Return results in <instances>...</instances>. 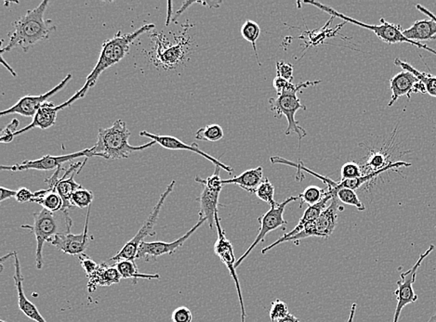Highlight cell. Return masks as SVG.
<instances>
[{
	"instance_id": "cell-1",
	"label": "cell",
	"mask_w": 436,
	"mask_h": 322,
	"mask_svg": "<svg viewBox=\"0 0 436 322\" xmlns=\"http://www.w3.org/2000/svg\"><path fill=\"white\" fill-rule=\"evenodd\" d=\"M153 28H155V24H146L133 33H124L123 35L121 32H118L112 38L104 41L99 60H98L94 69L91 71V73L88 76L87 79H86L84 85H83L81 90L76 92L69 100L61 103L63 108H66V107L75 103L76 100L84 98L88 91L96 85L98 79H99L103 72L110 68V67L115 66V64L118 63L127 55L128 51H130L132 42L137 38H139L141 35L147 32V31L152 30Z\"/></svg>"
},
{
	"instance_id": "cell-2",
	"label": "cell",
	"mask_w": 436,
	"mask_h": 322,
	"mask_svg": "<svg viewBox=\"0 0 436 322\" xmlns=\"http://www.w3.org/2000/svg\"><path fill=\"white\" fill-rule=\"evenodd\" d=\"M50 4L44 0L34 10H29L14 23V30L9 33L10 41L5 48H1V54L14 50L23 48L24 52L29 51L36 43L49 38L51 33L56 30V26L51 20H45V12Z\"/></svg>"
},
{
	"instance_id": "cell-3",
	"label": "cell",
	"mask_w": 436,
	"mask_h": 322,
	"mask_svg": "<svg viewBox=\"0 0 436 322\" xmlns=\"http://www.w3.org/2000/svg\"><path fill=\"white\" fill-rule=\"evenodd\" d=\"M131 131L128 130L125 121L118 119L113 123L112 127L100 128L97 135L96 144L92 147L91 151L97 157L106 160H118V159L130 157L131 153L144 151L151 148L156 141L144 144V145L132 146L128 143Z\"/></svg>"
},
{
	"instance_id": "cell-4",
	"label": "cell",
	"mask_w": 436,
	"mask_h": 322,
	"mask_svg": "<svg viewBox=\"0 0 436 322\" xmlns=\"http://www.w3.org/2000/svg\"><path fill=\"white\" fill-rule=\"evenodd\" d=\"M322 81H307L300 83V84H293L290 82L288 88L280 94H278L276 98H272L269 100L270 108L278 118H281L284 115L288 120V128L285 132V135H290L291 132H294L299 137V140H302L303 137L307 136V132L305 128L300 127L299 122L295 120V115L299 110L306 111V106L303 105L299 98L297 96L298 92L303 88L308 87H315V85L320 84Z\"/></svg>"
},
{
	"instance_id": "cell-5",
	"label": "cell",
	"mask_w": 436,
	"mask_h": 322,
	"mask_svg": "<svg viewBox=\"0 0 436 322\" xmlns=\"http://www.w3.org/2000/svg\"><path fill=\"white\" fill-rule=\"evenodd\" d=\"M303 3H305V4L315 6V7L319 9V10L331 15V16L339 18V19L345 21L347 24H355V26L362 27V28L370 30L371 32L375 33L380 41L387 43V44L408 43V44L415 46L417 48H422V50L428 51L431 52V53L436 55V51L434 50V48H429L428 46L422 44L420 42L412 41L407 38L406 36L403 35V30H402L401 26L389 23V21H385L383 18L380 20V24H368L363 23V21L353 19V18L340 14V12L335 11L334 9L322 4L320 2L303 1Z\"/></svg>"
},
{
	"instance_id": "cell-6",
	"label": "cell",
	"mask_w": 436,
	"mask_h": 322,
	"mask_svg": "<svg viewBox=\"0 0 436 322\" xmlns=\"http://www.w3.org/2000/svg\"><path fill=\"white\" fill-rule=\"evenodd\" d=\"M174 186L175 182L173 180V182H171L170 185L167 187L166 191L162 193L161 197H159L155 207H153V209L151 213H150L149 217H147L146 222H143L140 231L138 232L137 234L135 235L131 241H128L127 244L123 246L122 249L118 251V252L116 254V256H113L110 260L118 262L119 260H131V261H135V259H137L138 250H139L140 245L144 242V239H146L147 236L156 235L153 228H155L156 222H158L159 214H161V208L163 205H164L166 199L173 192Z\"/></svg>"
},
{
	"instance_id": "cell-7",
	"label": "cell",
	"mask_w": 436,
	"mask_h": 322,
	"mask_svg": "<svg viewBox=\"0 0 436 322\" xmlns=\"http://www.w3.org/2000/svg\"><path fill=\"white\" fill-rule=\"evenodd\" d=\"M33 216V226H23V228L30 229L35 234L36 241V268L41 269L43 263H44L43 261V247H44L45 242L50 244L52 239L58 233H61L60 224L55 213H51L44 208L39 213H34Z\"/></svg>"
},
{
	"instance_id": "cell-8",
	"label": "cell",
	"mask_w": 436,
	"mask_h": 322,
	"mask_svg": "<svg viewBox=\"0 0 436 322\" xmlns=\"http://www.w3.org/2000/svg\"><path fill=\"white\" fill-rule=\"evenodd\" d=\"M339 211H343V207H340L337 196H334L331 199L330 207L325 208L315 222L293 237L288 239L285 242H294L295 244H298V242L310 237L330 238L336 229Z\"/></svg>"
},
{
	"instance_id": "cell-9",
	"label": "cell",
	"mask_w": 436,
	"mask_h": 322,
	"mask_svg": "<svg viewBox=\"0 0 436 322\" xmlns=\"http://www.w3.org/2000/svg\"><path fill=\"white\" fill-rule=\"evenodd\" d=\"M300 200L299 196H293V197L288 198L287 200L280 202L276 205L275 207L270 208V210L267 213L264 214L263 216L259 217V222L260 228L259 233H258L257 237L255 238V241L253 244L248 247V249L245 251V253L236 261L235 269L239 268V266L243 263L244 260L250 256V253L255 247L257 246L260 242H264V238L268 234L269 232L275 231L278 229H282L285 231V226H287L288 222L284 219V212L285 207L290 202Z\"/></svg>"
},
{
	"instance_id": "cell-10",
	"label": "cell",
	"mask_w": 436,
	"mask_h": 322,
	"mask_svg": "<svg viewBox=\"0 0 436 322\" xmlns=\"http://www.w3.org/2000/svg\"><path fill=\"white\" fill-rule=\"evenodd\" d=\"M215 225H216L218 229V239L214 244V253L219 257L220 261L226 266V268L228 269L230 274H231V277L233 281H235L236 292H238L239 303H240L241 322H245L247 313H245L240 282H239L238 274H236L235 271V263L238 260L235 259V254H233V248L231 242L226 238L225 232H223L222 226H220L219 213H218L216 217H215Z\"/></svg>"
},
{
	"instance_id": "cell-11",
	"label": "cell",
	"mask_w": 436,
	"mask_h": 322,
	"mask_svg": "<svg viewBox=\"0 0 436 322\" xmlns=\"http://www.w3.org/2000/svg\"><path fill=\"white\" fill-rule=\"evenodd\" d=\"M434 250L435 245L432 244L425 253L420 254L415 265H414L410 271L401 273V279L400 281H397V289H396L395 292L396 299H397V305H396L394 321L392 322H398L401 312L403 311L405 306L417 301V296L416 293L414 292L413 284H415L416 281L417 269L422 265L423 260H425Z\"/></svg>"
},
{
	"instance_id": "cell-12",
	"label": "cell",
	"mask_w": 436,
	"mask_h": 322,
	"mask_svg": "<svg viewBox=\"0 0 436 322\" xmlns=\"http://www.w3.org/2000/svg\"><path fill=\"white\" fill-rule=\"evenodd\" d=\"M96 155L91 151V149H85L83 151L78 152L70 153V155L52 156L45 155L43 157L36 159V160L24 161L21 164L14 165H1L0 170L2 171H26V170H38L48 171L56 170L64 162L72 161L76 158H90L95 157Z\"/></svg>"
},
{
	"instance_id": "cell-13",
	"label": "cell",
	"mask_w": 436,
	"mask_h": 322,
	"mask_svg": "<svg viewBox=\"0 0 436 322\" xmlns=\"http://www.w3.org/2000/svg\"><path fill=\"white\" fill-rule=\"evenodd\" d=\"M72 78V73H69L56 87L48 91L47 93L39 95V96H30L29 95V96L21 97L10 109L4 110V111L0 113V115L5 116L18 113V115L26 116V118H34L39 110L47 103L48 100L56 94L57 92L63 90Z\"/></svg>"
},
{
	"instance_id": "cell-14",
	"label": "cell",
	"mask_w": 436,
	"mask_h": 322,
	"mask_svg": "<svg viewBox=\"0 0 436 322\" xmlns=\"http://www.w3.org/2000/svg\"><path fill=\"white\" fill-rule=\"evenodd\" d=\"M205 222H207V219H199L198 222L188 232L174 242H143L138 250L137 259L149 261V260L158 259L164 254H174Z\"/></svg>"
},
{
	"instance_id": "cell-15",
	"label": "cell",
	"mask_w": 436,
	"mask_h": 322,
	"mask_svg": "<svg viewBox=\"0 0 436 322\" xmlns=\"http://www.w3.org/2000/svg\"><path fill=\"white\" fill-rule=\"evenodd\" d=\"M91 207L88 208L87 217H86L84 231L81 234H73L71 232L58 233L50 242L56 247L58 250L64 254L71 256H82L88 246L91 237L88 236V226L90 219Z\"/></svg>"
},
{
	"instance_id": "cell-16",
	"label": "cell",
	"mask_w": 436,
	"mask_h": 322,
	"mask_svg": "<svg viewBox=\"0 0 436 322\" xmlns=\"http://www.w3.org/2000/svg\"><path fill=\"white\" fill-rule=\"evenodd\" d=\"M140 136L147 137V139L153 141H156V144H159V145L163 147V148L167 150H173V151L184 150V151L198 153V155L202 156V157H204L207 159V160L213 162L215 167L222 168V170L226 171L227 173H233V170L231 167L223 164V162L218 160V159L214 158L213 156L208 155L207 152L202 151V150L199 148V146L196 142L193 143L192 145H188V144L184 143L183 141L177 139V137L173 136H161V135L149 133L148 131L146 130L141 131Z\"/></svg>"
},
{
	"instance_id": "cell-17",
	"label": "cell",
	"mask_w": 436,
	"mask_h": 322,
	"mask_svg": "<svg viewBox=\"0 0 436 322\" xmlns=\"http://www.w3.org/2000/svg\"><path fill=\"white\" fill-rule=\"evenodd\" d=\"M390 87L392 98L388 103L389 107L394 105L399 98L407 96L410 99L411 95L414 93H426L425 85L407 71H402L390 79Z\"/></svg>"
},
{
	"instance_id": "cell-18",
	"label": "cell",
	"mask_w": 436,
	"mask_h": 322,
	"mask_svg": "<svg viewBox=\"0 0 436 322\" xmlns=\"http://www.w3.org/2000/svg\"><path fill=\"white\" fill-rule=\"evenodd\" d=\"M87 159L86 158L83 162H79L70 165L69 170L66 171V173L61 177L59 182L55 187V191L61 196L64 202L61 212H66L73 208L71 204L72 196L78 189L83 188L81 184L76 182L75 177L87 162Z\"/></svg>"
},
{
	"instance_id": "cell-19",
	"label": "cell",
	"mask_w": 436,
	"mask_h": 322,
	"mask_svg": "<svg viewBox=\"0 0 436 322\" xmlns=\"http://www.w3.org/2000/svg\"><path fill=\"white\" fill-rule=\"evenodd\" d=\"M333 199V196L331 195H325L323 200L318 204L315 205H312V207H309L303 213L302 219H300L298 225L295 227L293 232H290L288 233H285L282 237L279 238L278 240H276L274 244L269 245L264 248L262 250V254H265L267 252H269L270 250H272L273 248L278 246V245L283 244L285 240L290 239V237H293V236L297 235L298 233L303 232V229H305L307 227L311 225V224L316 222V219H318L319 216L322 212L325 210V208H327V204L328 201H330Z\"/></svg>"
},
{
	"instance_id": "cell-20",
	"label": "cell",
	"mask_w": 436,
	"mask_h": 322,
	"mask_svg": "<svg viewBox=\"0 0 436 322\" xmlns=\"http://www.w3.org/2000/svg\"><path fill=\"white\" fill-rule=\"evenodd\" d=\"M14 281L15 286H16L17 294H18V306H19L20 311L32 320L36 322H48L42 317L41 312H39L38 308L32 302L27 298L26 294L24 291V278L21 274V264L19 256L16 252L14 254Z\"/></svg>"
},
{
	"instance_id": "cell-21",
	"label": "cell",
	"mask_w": 436,
	"mask_h": 322,
	"mask_svg": "<svg viewBox=\"0 0 436 322\" xmlns=\"http://www.w3.org/2000/svg\"><path fill=\"white\" fill-rule=\"evenodd\" d=\"M63 109L61 104L56 106L54 103L47 101V103L39 110L36 115L34 116L32 123L27 125V127H24L21 128V130H18L16 134H15V137L20 136V135H23L27 131L32 130L34 128L47 130V128L54 127L55 123H56L58 113Z\"/></svg>"
},
{
	"instance_id": "cell-22",
	"label": "cell",
	"mask_w": 436,
	"mask_h": 322,
	"mask_svg": "<svg viewBox=\"0 0 436 322\" xmlns=\"http://www.w3.org/2000/svg\"><path fill=\"white\" fill-rule=\"evenodd\" d=\"M121 279L116 266H110L106 263L99 264L97 271L88 277V292L92 294L96 291L97 287H108L119 284Z\"/></svg>"
},
{
	"instance_id": "cell-23",
	"label": "cell",
	"mask_w": 436,
	"mask_h": 322,
	"mask_svg": "<svg viewBox=\"0 0 436 322\" xmlns=\"http://www.w3.org/2000/svg\"><path fill=\"white\" fill-rule=\"evenodd\" d=\"M222 189H215L203 186L201 197L198 202L201 204V211H199V219H207L211 229L215 225V217L218 214V204H219V197Z\"/></svg>"
},
{
	"instance_id": "cell-24",
	"label": "cell",
	"mask_w": 436,
	"mask_h": 322,
	"mask_svg": "<svg viewBox=\"0 0 436 322\" xmlns=\"http://www.w3.org/2000/svg\"><path fill=\"white\" fill-rule=\"evenodd\" d=\"M263 180V167H258L253 168V170H245L243 173L238 177H233V179L223 180L222 184L223 186L226 184H235V185L240 187L251 194H255L258 187L260 185Z\"/></svg>"
},
{
	"instance_id": "cell-25",
	"label": "cell",
	"mask_w": 436,
	"mask_h": 322,
	"mask_svg": "<svg viewBox=\"0 0 436 322\" xmlns=\"http://www.w3.org/2000/svg\"><path fill=\"white\" fill-rule=\"evenodd\" d=\"M403 35L410 41L415 42L434 41L436 38V21L434 20L417 21L410 28L403 31Z\"/></svg>"
},
{
	"instance_id": "cell-26",
	"label": "cell",
	"mask_w": 436,
	"mask_h": 322,
	"mask_svg": "<svg viewBox=\"0 0 436 322\" xmlns=\"http://www.w3.org/2000/svg\"><path fill=\"white\" fill-rule=\"evenodd\" d=\"M34 193H35V195H34L32 202L41 204L44 209L50 211L51 213H57V212L63 209V200L54 189L48 188Z\"/></svg>"
},
{
	"instance_id": "cell-27",
	"label": "cell",
	"mask_w": 436,
	"mask_h": 322,
	"mask_svg": "<svg viewBox=\"0 0 436 322\" xmlns=\"http://www.w3.org/2000/svg\"><path fill=\"white\" fill-rule=\"evenodd\" d=\"M116 268L118 269L122 279L132 280L134 284H137L138 279H143V280H159L161 279V275L159 274H144V273H140L136 264H135V261H131V260H119L116 264Z\"/></svg>"
},
{
	"instance_id": "cell-28",
	"label": "cell",
	"mask_w": 436,
	"mask_h": 322,
	"mask_svg": "<svg viewBox=\"0 0 436 322\" xmlns=\"http://www.w3.org/2000/svg\"><path fill=\"white\" fill-rule=\"evenodd\" d=\"M395 66L401 67L403 71H407L413 73L420 82L425 85L426 93L436 98V76L430 75V73L420 72L419 70L414 68L410 63L406 61H401L396 58L395 60Z\"/></svg>"
},
{
	"instance_id": "cell-29",
	"label": "cell",
	"mask_w": 436,
	"mask_h": 322,
	"mask_svg": "<svg viewBox=\"0 0 436 322\" xmlns=\"http://www.w3.org/2000/svg\"><path fill=\"white\" fill-rule=\"evenodd\" d=\"M240 32L245 41L250 42L251 46H253L255 56H256L258 66H259L260 67L262 66L259 55H258L256 45L257 41L258 39H259L260 35V28L259 24L255 23L254 21H245V23H244L243 26H242L241 27Z\"/></svg>"
},
{
	"instance_id": "cell-30",
	"label": "cell",
	"mask_w": 436,
	"mask_h": 322,
	"mask_svg": "<svg viewBox=\"0 0 436 322\" xmlns=\"http://www.w3.org/2000/svg\"><path fill=\"white\" fill-rule=\"evenodd\" d=\"M224 132L220 125H206L204 128H199L196 133V140L211 141V142H216L223 139Z\"/></svg>"
},
{
	"instance_id": "cell-31",
	"label": "cell",
	"mask_w": 436,
	"mask_h": 322,
	"mask_svg": "<svg viewBox=\"0 0 436 322\" xmlns=\"http://www.w3.org/2000/svg\"><path fill=\"white\" fill-rule=\"evenodd\" d=\"M325 189L319 188L316 186H310L306 188L303 193L299 195L300 201V207L303 204H309V207L315 205L323 200L325 196Z\"/></svg>"
},
{
	"instance_id": "cell-32",
	"label": "cell",
	"mask_w": 436,
	"mask_h": 322,
	"mask_svg": "<svg viewBox=\"0 0 436 322\" xmlns=\"http://www.w3.org/2000/svg\"><path fill=\"white\" fill-rule=\"evenodd\" d=\"M255 194L263 202H267L270 205V208L275 207L278 202L275 201V187L268 179H264L260 185L258 187Z\"/></svg>"
},
{
	"instance_id": "cell-33",
	"label": "cell",
	"mask_w": 436,
	"mask_h": 322,
	"mask_svg": "<svg viewBox=\"0 0 436 322\" xmlns=\"http://www.w3.org/2000/svg\"><path fill=\"white\" fill-rule=\"evenodd\" d=\"M93 199V192L88 191L87 189L81 188L73 193L71 204L73 207L81 208V209H83V208H90Z\"/></svg>"
},
{
	"instance_id": "cell-34",
	"label": "cell",
	"mask_w": 436,
	"mask_h": 322,
	"mask_svg": "<svg viewBox=\"0 0 436 322\" xmlns=\"http://www.w3.org/2000/svg\"><path fill=\"white\" fill-rule=\"evenodd\" d=\"M337 198L345 204L352 205L358 208L359 211L365 209L363 202L358 198L355 191L349 189H343L337 193Z\"/></svg>"
},
{
	"instance_id": "cell-35",
	"label": "cell",
	"mask_w": 436,
	"mask_h": 322,
	"mask_svg": "<svg viewBox=\"0 0 436 322\" xmlns=\"http://www.w3.org/2000/svg\"><path fill=\"white\" fill-rule=\"evenodd\" d=\"M288 314H290V311H288L287 303L284 301L275 299L274 302H272L271 308H270V318L273 322L280 321L287 317Z\"/></svg>"
},
{
	"instance_id": "cell-36",
	"label": "cell",
	"mask_w": 436,
	"mask_h": 322,
	"mask_svg": "<svg viewBox=\"0 0 436 322\" xmlns=\"http://www.w3.org/2000/svg\"><path fill=\"white\" fill-rule=\"evenodd\" d=\"M222 168L215 167V172L213 176L207 177V179H201L199 177H196V182L202 184V185L208 187V188L215 189H223L222 179H220V172Z\"/></svg>"
},
{
	"instance_id": "cell-37",
	"label": "cell",
	"mask_w": 436,
	"mask_h": 322,
	"mask_svg": "<svg viewBox=\"0 0 436 322\" xmlns=\"http://www.w3.org/2000/svg\"><path fill=\"white\" fill-rule=\"evenodd\" d=\"M362 177V171L360 167L355 162H346L343 165L340 170V177L342 180H355Z\"/></svg>"
},
{
	"instance_id": "cell-38",
	"label": "cell",
	"mask_w": 436,
	"mask_h": 322,
	"mask_svg": "<svg viewBox=\"0 0 436 322\" xmlns=\"http://www.w3.org/2000/svg\"><path fill=\"white\" fill-rule=\"evenodd\" d=\"M19 120H18V119L16 118L14 119V120H12L10 124H9L7 127H6L4 130L1 131V137H0V142H11V141L14 140L15 137V134H16V132L19 130H18V128H19Z\"/></svg>"
},
{
	"instance_id": "cell-39",
	"label": "cell",
	"mask_w": 436,
	"mask_h": 322,
	"mask_svg": "<svg viewBox=\"0 0 436 322\" xmlns=\"http://www.w3.org/2000/svg\"><path fill=\"white\" fill-rule=\"evenodd\" d=\"M276 76L285 79V80L293 81V64L285 63L283 61H276Z\"/></svg>"
},
{
	"instance_id": "cell-40",
	"label": "cell",
	"mask_w": 436,
	"mask_h": 322,
	"mask_svg": "<svg viewBox=\"0 0 436 322\" xmlns=\"http://www.w3.org/2000/svg\"><path fill=\"white\" fill-rule=\"evenodd\" d=\"M171 320L173 322H192V311L186 306H180L173 311Z\"/></svg>"
},
{
	"instance_id": "cell-41",
	"label": "cell",
	"mask_w": 436,
	"mask_h": 322,
	"mask_svg": "<svg viewBox=\"0 0 436 322\" xmlns=\"http://www.w3.org/2000/svg\"><path fill=\"white\" fill-rule=\"evenodd\" d=\"M79 262H81V265L83 269H84L86 274H87L88 278L93 274L97 271L98 266H99V264L95 262L91 257L86 256L85 254L79 256Z\"/></svg>"
},
{
	"instance_id": "cell-42",
	"label": "cell",
	"mask_w": 436,
	"mask_h": 322,
	"mask_svg": "<svg viewBox=\"0 0 436 322\" xmlns=\"http://www.w3.org/2000/svg\"><path fill=\"white\" fill-rule=\"evenodd\" d=\"M35 193L30 192L29 189L20 188L17 191L16 201L20 204H24V202H32Z\"/></svg>"
},
{
	"instance_id": "cell-43",
	"label": "cell",
	"mask_w": 436,
	"mask_h": 322,
	"mask_svg": "<svg viewBox=\"0 0 436 322\" xmlns=\"http://www.w3.org/2000/svg\"><path fill=\"white\" fill-rule=\"evenodd\" d=\"M290 83V81L285 80L284 78L276 76L274 81H273V85H274L276 93L280 94L288 88Z\"/></svg>"
},
{
	"instance_id": "cell-44",
	"label": "cell",
	"mask_w": 436,
	"mask_h": 322,
	"mask_svg": "<svg viewBox=\"0 0 436 322\" xmlns=\"http://www.w3.org/2000/svg\"><path fill=\"white\" fill-rule=\"evenodd\" d=\"M17 191H12L10 189H6L4 187H1V197H0V202H4L7 199L16 197Z\"/></svg>"
},
{
	"instance_id": "cell-45",
	"label": "cell",
	"mask_w": 436,
	"mask_h": 322,
	"mask_svg": "<svg viewBox=\"0 0 436 322\" xmlns=\"http://www.w3.org/2000/svg\"><path fill=\"white\" fill-rule=\"evenodd\" d=\"M199 3H201V1H184L182 8H181L180 10L177 11L176 14H175V17L173 20L176 21L178 18H179L181 15H182L183 12L186 11L187 9L190 7V6L193 4H199Z\"/></svg>"
},
{
	"instance_id": "cell-46",
	"label": "cell",
	"mask_w": 436,
	"mask_h": 322,
	"mask_svg": "<svg viewBox=\"0 0 436 322\" xmlns=\"http://www.w3.org/2000/svg\"><path fill=\"white\" fill-rule=\"evenodd\" d=\"M416 9L417 11L422 12V14H426L427 16H429L430 18H431L432 20H434L436 21V15L432 14V12L430 11L429 10H427V9L425 7H423V6L417 4L416 5Z\"/></svg>"
},
{
	"instance_id": "cell-47",
	"label": "cell",
	"mask_w": 436,
	"mask_h": 322,
	"mask_svg": "<svg viewBox=\"0 0 436 322\" xmlns=\"http://www.w3.org/2000/svg\"><path fill=\"white\" fill-rule=\"evenodd\" d=\"M0 58H1V63H2L3 66H4L6 67V69H7L9 71V72H10L11 73V75L14 76V78H16L17 73L15 72V71L11 68L10 64H8L7 63H6L4 57H3V54H1V57H0Z\"/></svg>"
},
{
	"instance_id": "cell-48",
	"label": "cell",
	"mask_w": 436,
	"mask_h": 322,
	"mask_svg": "<svg viewBox=\"0 0 436 322\" xmlns=\"http://www.w3.org/2000/svg\"><path fill=\"white\" fill-rule=\"evenodd\" d=\"M276 322H300L299 318L295 317L293 314H288L287 317L282 318V320L276 321Z\"/></svg>"
},
{
	"instance_id": "cell-49",
	"label": "cell",
	"mask_w": 436,
	"mask_h": 322,
	"mask_svg": "<svg viewBox=\"0 0 436 322\" xmlns=\"http://www.w3.org/2000/svg\"><path fill=\"white\" fill-rule=\"evenodd\" d=\"M356 308H358V305H356V303H353L352 308H351V312H350V317L348 318V322H354Z\"/></svg>"
},
{
	"instance_id": "cell-50",
	"label": "cell",
	"mask_w": 436,
	"mask_h": 322,
	"mask_svg": "<svg viewBox=\"0 0 436 322\" xmlns=\"http://www.w3.org/2000/svg\"><path fill=\"white\" fill-rule=\"evenodd\" d=\"M168 6H170V8H168L167 26H168V24H170V21H171V11H173V8H171V6H173V2H168Z\"/></svg>"
},
{
	"instance_id": "cell-51",
	"label": "cell",
	"mask_w": 436,
	"mask_h": 322,
	"mask_svg": "<svg viewBox=\"0 0 436 322\" xmlns=\"http://www.w3.org/2000/svg\"><path fill=\"white\" fill-rule=\"evenodd\" d=\"M427 322H436V311L435 313V315H432L431 318H430V320Z\"/></svg>"
},
{
	"instance_id": "cell-52",
	"label": "cell",
	"mask_w": 436,
	"mask_h": 322,
	"mask_svg": "<svg viewBox=\"0 0 436 322\" xmlns=\"http://www.w3.org/2000/svg\"><path fill=\"white\" fill-rule=\"evenodd\" d=\"M0 322H7V321H0Z\"/></svg>"
},
{
	"instance_id": "cell-53",
	"label": "cell",
	"mask_w": 436,
	"mask_h": 322,
	"mask_svg": "<svg viewBox=\"0 0 436 322\" xmlns=\"http://www.w3.org/2000/svg\"><path fill=\"white\" fill-rule=\"evenodd\" d=\"M435 229H436V227H435Z\"/></svg>"
}]
</instances>
